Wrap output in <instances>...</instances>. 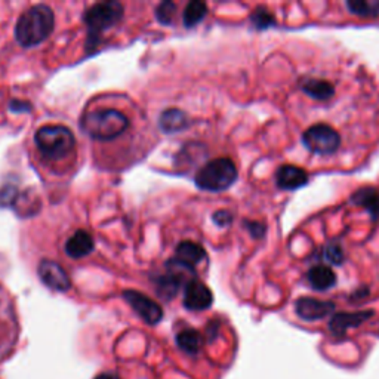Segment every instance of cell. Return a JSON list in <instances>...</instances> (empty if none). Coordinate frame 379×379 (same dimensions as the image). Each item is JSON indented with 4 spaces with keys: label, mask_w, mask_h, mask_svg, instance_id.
<instances>
[{
    "label": "cell",
    "mask_w": 379,
    "mask_h": 379,
    "mask_svg": "<svg viewBox=\"0 0 379 379\" xmlns=\"http://www.w3.org/2000/svg\"><path fill=\"white\" fill-rule=\"evenodd\" d=\"M213 221H215L220 227H225L233 222V215L227 210H220L213 215Z\"/></svg>",
    "instance_id": "25"
},
{
    "label": "cell",
    "mask_w": 379,
    "mask_h": 379,
    "mask_svg": "<svg viewBox=\"0 0 379 379\" xmlns=\"http://www.w3.org/2000/svg\"><path fill=\"white\" fill-rule=\"evenodd\" d=\"M80 128L89 138L96 164L123 171L153 145V130L142 110L126 95H98L81 113Z\"/></svg>",
    "instance_id": "1"
},
{
    "label": "cell",
    "mask_w": 379,
    "mask_h": 379,
    "mask_svg": "<svg viewBox=\"0 0 379 379\" xmlns=\"http://www.w3.org/2000/svg\"><path fill=\"white\" fill-rule=\"evenodd\" d=\"M31 157L45 176H70L77 168L79 145L74 132L61 123H46L31 138Z\"/></svg>",
    "instance_id": "2"
},
{
    "label": "cell",
    "mask_w": 379,
    "mask_h": 379,
    "mask_svg": "<svg viewBox=\"0 0 379 379\" xmlns=\"http://www.w3.org/2000/svg\"><path fill=\"white\" fill-rule=\"evenodd\" d=\"M252 21L258 28H267L274 26V16L266 9H256L252 15Z\"/></svg>",
    "instance_id": "23"
},
{
    "label": "cell",
    "mask_w": 379,
    "mask_h": 379,
    "mask_svg": "<svg viewBox=\"0 0 379 379\" xmlns=\"http://www.w3.org/2000/svg\"><path fill=\"white\" fill-rule=\"evenodd\" d=\"M302 91L307 95H310L311 98H315V100H319V101L331 100L335 94V88L331 81L319 80V79H308L307 81H304Z\"/></svg>",
    "instance_id": "17"
},
{
    "label": "cell",
    "mask_w": 379,
    "mask_h": 379,
    "mask_svg": "<svg viewBox=\"0 0 379 379\" xmlns=\"http://www.w3.org/2000/svg\"><path fill=\"white\" fill-rule=\"evenodd\" d=\"M276 183L282 190H298L308 183V175L304 169L293 166V164H283L276 172Z\"/></svg>",
    "instance_id": "14"
},
{
    "label": "cell",
    "mask_w": 379,
    "mask_h": 379,
    "mask_svg": "<svg viewBox=\"0 0 379 379\" xmlns=\"http://www.w3.org/2000/svg\"><path fill=\"white\" fill-rule=\"evenodd\" d=\"M208 13V6L203 2H190L186 6L184 11V24L186 27H194L196 24H199Z\"/></svg>",
    "instance_id": "20"
},
{
    "label": "cell",
    "mask_w": 379,
    "mask_h": 379,
    "mask_svg": "<svg viewBox=\"0 0 379 379\" xmlns=\"http://www.w3.org/2000/svg\"><path fill=\"white\" fill-rule=\"evenodd\" d=\"M176 344L179 345L181 350H184L188 354L199 353L203 344L202 335L194 331V329H184L176 335Z\"/></svg>",
    "instance_id": "18"
},
{
    "label": "cell",
    "mask_w": 379,
    "mask_h": 379,
    "mask_svg": "<svg viewBox=\"0 0 379 379\" xmlns=\"http://www.w3.org/2000/svg\"><path fill=\"white\" fill-rule=\"evenodd\" d=\"M95 248V242L92 234H89L86 230H77L64 243V251L72 259H81L88 256Z\"/></svg>",
    "instance_id": "13"
},
{
    "label": "cell",
    "mask_w": 379,
    "mask_h": 379,
    "mask_svg": "<svg viewBox=\"0 0 379 379\" xmlns=\"http://www.w3.org/2000/svg\"><path fill=\"white\" fill-rule=\"evenodd\" d=\"M175 13V5L171 2H164L157 8V18L163 24H169Z\"/></svg>",
    "instance_id": "24"
},
{
    "label": "cell",
    "mask_w": 379,
    "mask_h": 379,
    "mask_svg": "<svg viewBox=\"0 0 379 379\" xmlns=\"http://www.w3.org/2000/svg\"><path fill=\"white\" fill-rule=\"evenodd\" d=\"M39 276L42 282L49 288L58 292H65L70 289V277L65 273V270L60 266V264L43 259L39 264Z\"/></svg>",
    "instance_id": "10"
},
{
    "label": "cell",
    "mask_w": 379,
    "mask_h": 379,
    "mask_svg": "<svg viewBox=\"0 0 379 379\" xmlns=\"http://www.w3.org/2000/svg\"><path fill=\"white\" fill-rule=\"evenodd\" d=\"M248 230L251 232V234H252L254 237H256V239L262 237L264 233H266V227H264V225L259 224V222H249Z\"/></svg>",
    "instance_id": "26"
},
{
    "label": "cell",
    "mask_w": 379,
    "mask_h": 379,
    "mask_svg": "<svg viewBox=\"0 0 379 379\" xmlns=\"http://www.w3.org/2000/svg\"><path fill=\"white\" fill-rule=\"evenodd\" d=\"M347 8L360 16H376L379 15V2L376 0H370V2H361V0H356V2H347Z\"/></svg>",
    "instance_id": "21"
},
{
    "label": "cell",
    "mask_w": 379,
    "mask_h": 379,
    "mask_svg": "<svg viewBox=\"0 0 379 379\" xmlns=\"http://www.w3.org/2000/svg\"><path fill=\"white\" fill-rule=\"evenodd\" d=\"M213 302L210 289L199 278H190L184 289V305L190 311L208 310Z\"/></svg>",
    "instance_id": "8"
},
{
    "label": "cell",
    "mask_w": 379,
    "mask_h": 379,
    "mask_svg": "<svg viewBox=\"0 0 379 379\" xmlns=\"http://www.w3.org/2000/svg\"><path fill=\"white\" fill-rule=\"evenodd\" d=\"M125 300L129 302V305L134 308L138 316L148 324H156L163 317V310L157 302L148 298V296L135 292V290H126L123 293Z\"/></svg>",
    "instance_id": "7"
},
{
    "label": "cell",
    "mask_w": 379,
    "mask_h": 379,
    "mask_svg": "<svg viewBox=\"0 0 379 379\" xmlns=\"http://www.w3.org/2000/svg\"><path fill=\"white\" fill-rule=\"evenodd\" d=\"M123 18V6L118 2L96 4L85 13V23L91 36H100L101 33L111 30Z\"/></svg>",
    "instance_id": "5"
},
{
    "label": "cell",
    "mask_w": 379,
    "mask_h": 379,
    "mask_svg": "<svg viewBox=\"0 0 379 379\" xmlns=\"http://www.w3.org/2000/svg\"><path fill=\"white\" fill-rule=\"evenodd\" d=\"M160 126L164 132H175L186 126V114L179 110H169L163 113L160 119Z\"/></svg>",
    "instance_id": "19"
},
{
    "label": "cell",
    "mask_w": 379,
    "mask_h": 379,
    "mask_svg": "<svg viewBox=\"0 0 379 379\" xmlns=\"http://www.w3.org/2000/svg\"><path fill=\"white\" fill-rule=\"evenodd\" d=\"M373 316V311H356V312H338L331 322H329V329L334 336L342 338L347 334L349 329L357 327L361 323H365L368 319Z\"/></svg>",
    "instance_id": "12"
},
{
    "label": "cell",
    "mask_w": 379,
    "mask_h": 379,
    "mask_svg": "<svg viewBox=\"0 0 379 379\" xmlns=\"http://www.w3.org/2000/svg\"><path fill=\"white\" fill-rule=\"evenodd\" d=\"M334 310H335L334 302L310 298V296H302V298L296 300L295 302L296 315L307 322H316L324 319L329 315H332Z\"/></svg>",
    "instance_id": "9"
},
{
    "label": "cell",
    "mask_w": 379,
    "mask_h": 379,
    "mask_svg": "<svg viewBox=\"0 0 379 379\" xmlns=\"http://www.w3.org/2000/svg\"><path fill=\"white\" fill-rule=\"evenodd\" d=\"M95 379H120L118 375H114V373H101V375H98Z\"/></svg>",
    "instance_id": "27"
},
{
    "label": "cell",
    "mask_w": 379,
    "mask_h": 379,
    "mask_svg": "<svg viewBox=\"0 0 379 379\" xmlns=\"http://www.w3.org/2000/svg\"><path fill=\"white\" fill-rule=\"evenodd\" d=\"M55 27L54 11L46 5L26 9L15 26V39L23 47H33L45 42Z\"/></svg>",
    "instance_id": "3"
},
{
    "label": "cell",
    "mask_w": 379,
    "mask_h": 379,
    "mask_svg": "<svg viewBox=\"0 0 379 379\" xmlns=\"http://www.w3.org/2000/svg\"><path fill=\"white\" fill-rule=\"evenodd\" d=\"M302 142L311 153L327 156L334 154L339 148L341 135L332 126L326 123H317L304 132Z\"/></svg>",
    "instance_id": "6"
},
{
    "label": "cell",
    "mask_w": 379,
    "mask_h": 379,
    "mask_svg": "<svg viewBox=\"0 0 379 379\" xmlns=\"http://www.w3.org/2000/svg\"><path fill=\"white\" fill-rule=\"evenodd\" d=\"M307 280L310 286L315 290H327L335 286L336 283V274L334 270L327 266H323V264H319V266L311 267L307 273Z\"/></svg>",
    "instance_id": "15"
},
{
    "label": "cell",
    "mask_w": 379,
    "mask_h": 379,
    "mask_svg": "<svg viewBox=\"0 0 379 379\" xmlns=\"http://www.w3.org/2000/svg\"><path fill=\"white\" fill-rule=\"evenodd\" d=\"M237 179L236 163L228 157H218L208 162L196 174V186L206 191H224Z\"/></svg>",
    "instance_id": "4"
},
{
    "label": "cell",
    "mask_w": 379,
    "mask_h": 379,
    "mask_svg": "<svg viewBox=\"0 0 379 379\" xmlns=\"http://www.w3.org/2000/svg\"><path fill=\"white\" fill-rule=\"evenodd\" d=\"M323 258L326 262L332 264V266H341L344 262V251L339 244L331 243L323 249Z\"/></svg>",
    "instance_id": "22"
},
{
    "label": "cell",
    "mask_w": 379,
    "mask_h": 379,
    "mask_svg": "<svg viewBox=\"0 0 379 379\" xmlns=\"http://www.w3.org/2000/svg\"><path fill=\"white\" fill-rule=\"evenodd\" d=\"M351 202L365 208L373 220L379 218V190L373 187H363L351 196Z\"/></svg>",
    "instance_id": "16"
},
{
    "label": "cell",
    "mask_w": 379,
    "mask_h": 379,
    "mask_svg": "<svg viewBox=\"0 0 379 379\" xmlns=\"http://www.w3.org/2000/svg\"><path fill=\"white\" fill-rule=\"evenodd\" d=\"M206 259V252L199 243H194L190 240L181 242L175 249V262L183 266L184 268L196 273V267L200 266Z\"/></svg>",
    "instance_id": "11"
}]
</instances>
